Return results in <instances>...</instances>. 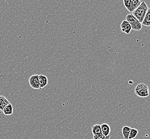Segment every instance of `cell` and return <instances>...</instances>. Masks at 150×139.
Here are the masks:
<instances>
[{"mask_svg":"<svg viewBox=\"0 0 150 139\" xmlns=\"http://www.w3.org/2000/svg\"><path fill=\"white\" fill-rule=\"evenodd\" d=\"M141 4V0H131V8L132 12Z\"/></svg>","mask_w":150,"mask_h":139,"instance_id":"4fadbf2b","label":"cell"},{"mask_svg":"<svg viewBox=\"0 0 150 139\" xmlns=\"http://www.w3.org/2000/svg\"><path fill=\"white\" fill-rule=\"evenodd\" d=\"M123 4L125 6L129 12H132L131 8V0H123Z\"/></svg>","mask_w":150,"mask_h":139,"instance_id":"9a60e30c","label":"cell"},{"mask_svg":"<svg viewBox=\"0 0 150 139\" xmlns=\"http://www.w3.org/2000/svg\"><path fill=\"white\" fill-rule=\"evenodd\" d=\"M10 102L6 98L3 96H0V110L3 111L6 106L9 104Z\"/></svg>","mask_w":150,"mask_h":139,"instance_id":"8fae6325","label":"cell"},{"mask_svg":"<svg viewBox=\"0 0 150 139\" xmlns=\"http://www.w3.org/2000/svg\"><path fill=\"white\" fill-rule=\"evenodd\" d=\"M135 93L139 97H146L150 95V89L149 86L144 83L139 84L135 88Z\"/></svg>","mask_w":150,"mask_h":139,"instance_id":"7a4b0ae2","label":"cell"},{"mask_svg":"<svg viewBox=\"0 0 150 139\" xmlns=\"http://www.w3.org/2000/svg\"><path fill=\"white\" fill-rule=\"evenodd\" d=\"M91 129H92V133L93 134V135L102 134L100 125H98V124L94 125L93 126H92Z\"/></svg>","mask_w":150,"mask_h":139,"instance_id":"ba28073f","label":"cell"},{"mask_svg":"<svg viewBox=\"0 0 150 139\" xmlns=\"http://www.w3.org/2000/svg\"><path fill=\"white\" fill-rule=\"evenodd\" d=\"M2 111H3V113L6 116L12 115L13 114V106L11 105V104L9 103V104L6 106L4 107V108L3 109Z\"/></svg>","mask_w":150,"mask_h":139,"instance_id":"30bf717a","label":"cell"},{"mask_svg":"<svg viewBox=\"0 0 150 139\" xmlns=\"http://www.w3.org/2000/svg\"><path fill=\"white\" fill-rule=\"evenodd\" d=\"M131 129H132V128L128 126H123L122 129V133L124 139H128L129 133H130V132L131 130Z\"/></svg>","mask_w":150,"mask_h":139,"instance_id":"7c38bea8","label":"cell"},{"mask_svg":"<svg viewBox=\"0 0 150 139\" xmlns=\"http://www.w3.org/2000/svg\"><path fill=\"white\" fill-rule=\"evenodd\" d=\"M126 19L131 25L132 30L136 31H139L141 30L142 28V23L135 18V16L133 15L132 13L127 15L126 17Z\"/></svg>","mask_w":150,"mask_h":139,"instance_id":"3957f363","label":"cell"},{"mask_svg":"<svg viewBox=\"0 0 150 139\" xmlns=\"http://www.w3.org/2000/svg\"><path fill=\"white\" fill-rule=\"evenodd\" d=\"M148 9L149 8L147 4L144 1H143L142 2L141 4L132 12V14L138 21L142 23Z\"/></svg>","mask_w":150,"mask_h":139,"instance_id":"6da1fadb","label":"cell"},{"mask_svg":"<svg viewBox=\"0 0 150 139\" xmlns=\"http://www.w3.org/2000/svg\"><path fill=\"white\" fill-rule=\"evenodd\" d=\"M138 133V130L135 128H132L129 133L128 139H134L137 136Z\"/></svg>","mask_w":150,"mask_h":139,"instance_id":"5bb4252c","label":"cell"},{"mask_svg":"<svg viewBox=\"0 0 150 139\" xmlns=\"http://www.w3.org/2000/svg\"><path fill=\"white\" fill-rule=\"evenodd\" d=\"M120 28H121V31L123 33H125L127 34H130L131 30H132L131 25L128 21H127L126 20L123 21L121 23V24L120 25Z\"/></svg>","mask_w":150,"mask_h":139,"instance_id":"5b68a950","label":"cell"},{"mask_svg":"<svg viewBox=\"0 0 150 139\" xmlns=\"http://www.w3.org/2000/svg\"><path fill=\"white\" fill-rule=\"evenodd\" d=\"M28 82L30 87L33 89H40L39 75L34 74L30 76V78L28 79Z\"/></svg>","mask_w":150,"mask_h":139,"instance_id":"277c9868","label":"cell"},{"mask_svg":"<svg viewBox=\"0 0 150 139\" xmlns=\"http://www.w3.org/2000/svg\"><path fill=\"white\" fill-rule=\"evenodd\" d=\"M93 139H110V135L108 136H104L103 134L101 135H93Z\"/></svg>","mask_w":150,"mask_h":139,"instance_id":"2e32d148","label":"cell"},{"mask_svg":"<svg viewBox=\"0 0 150 139\" xmlns=\"http://www.w3.org/2000/svg\"><path fill=\"white\" fill-rule=\"evenodd\" d=\"M142 24L146 27L150 26V8H149L147 10V12L146 13V15L144 17V20L142 22Z\"/></svg>","mask_w":150,"mask_h":139,"instance_id":"9c48e42d","label":"cell"},{"mask_svg":"<svg viewBox=\"0 0 150 139\" xmlns=\"http://www.w3.org/2000/svg\"><path fill=\"white\" fill-rule=\"evenodd\" d=\"M101 130L102 134L104 136H108L110 135L111 132V128L108 124H103L100 125Z\"/></svg>","mask_w":150,"mask_h":139,"instance_id":"52a82bcc","label":"cell"},{"mask_svg":"<svg viewBox=\"0 0 150 139\" xmlns=\"http://www.w3.org/2000/svg\"><path fill=\"white\" fill-rule=\"evenodd\" d=\"M39 83L40 89H42L48 85V78L45 76L40 74L39 75Z\"/></svg>","mask_w":150,"mask_h":139,"instance_id":"8992f818","label":"cell"}]
</instances>
